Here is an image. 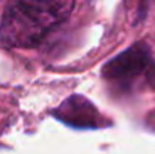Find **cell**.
<instances>
[{
    "instance_id": "1",
    "label": "cell",
    "mask_w": 155,
    "mask_h": 154,
    "mask_svg": "<svg viewBox=\"0 0 155 154\" xmlns=\"http://www.w3.org/2000/svg\"><path fill=\"white\" fill-rule=\"evenodd\" d=\"M74 2H12L0 18V44L29 49L39 44L72 12Z\"/></svg>"
},
{
    "instance_id": "2",
    "label": "cell",
    "mask_w": 155,
    "mask_h": 154,
    "mask_svg": "<svg viewBox=\"0 0 155 154\" xmlns=\"http://www.w3.org/2000/svg\"><path fill=\"white\" fill-rule=\"evenodd\" d=\"M149 60V50L143 44H136L110 59L104 65L103 76L108 80L130 82L146 70Z\"/></svg>"
}]
</instances>
